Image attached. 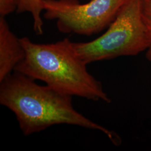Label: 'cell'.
Wrapping results in <instances>:
<instances>
[{"mask_svg": "<svg viewBox=\"0 0 151 151\" xmlns=\"http://www.w3.org/2000/svg\"><path fill=\"white\" fill-rule=\"evenodd\" d=\"M14 72L0 85V103L16 116L24 135H30L55 125L67 124L103 132L115 146L122 139L108 129L78 112L73 106L72 96Z\"/></svg>", "mask_w": 151, "mask_h": 151, "instance_id": "cell-1", "label": "cell"}, {"mask_svg": "<svg viewBox=\"0 0 151 151\" xmlns=\"http://www.w3.org/2000/svg\"><path fill=\"white\" fill-rule=\"evenodd\" d=\"M20 41L25 56L15 72L42 81L72 96L111 103L101 82L87 70V65L77 53L70 39L51 44L35 43L27 37L20 38Z\"/></svg>", "mask_w": 151, "mask_h": 151, "instance_id": "cell-2", "label": "cell"}, {"mask_svg": "<svg viewBox=\"0 0 151 151\" xmlns=\"http://www.w3.org/2000/svg\"><path fill=\"white\" fill-rule=\"evenodd\" d=\"M143 0H126L108 30L88 42L73 43L87 65L146 51L149 40L143 15Z\"/></svg>", "mask_w": 151, "mask_h": 151, "instance_id": "cell-3", "label": "cell"}, {"mask_svg": "<svg viewBox=\"0 0 151 151\" xmlns=\"http://www.w3.org/2000/svg\"><path fill=\"white\" fill-rule=\"evenodd\" d=\"M45 19L57 21L60 32L90 36L113 22L126 0H42Z\"/></svg>", "mask_w": 151, "mask_h": 151, "instance_id": "cell-4", "label": "cell"}, {"mask_svg": "<svg viewBox=\"0 0 151 151\" xmlns=\"http://www.w3.org/2000/svg\"><path fill=\"white\" fill-rule=\"evenodd\" d=\"M25 56L20 38L11 31L4 17H0V82L11 75Z\"/></svg>", "mask_w": 151, "mask_h": 151, "instance_id": "cell-5", "label": "cell"}, {"mask_svg": "<svg viewBox=\"0 0 151 151\" xmlns=\"http://www.w3.org/2000/svg\"><path fill=\"white\" fill-rule=\"evenodd\" d=\"M17 12H29L32 16L33 29L35 32L41 35L43 34V21L42 12L43 7L42 0H15Z\"/></svg>", "mask_w": 151, "mask_h": 151, "instance_id": "cell-6", "label": "cell"}, {"mask_svg": "<svg viewBox=\"0 0 151 151\" xmlns=\"http://www.w3.org/2000/svg\"><path fill=\"white\" fill-rule=\"evenodd\" d=\"M143 1V19L149 40V45L146 51V57L147 60L151 62V0Z\"/></svg>", "mask_w": 151, "mask_h": 151, "instance_id": "cell-7", "label": "cell"}, {"mask_svg": "<svg viewBox=\"0 0 151 151\" xmlns=\"http://www.w3.org/2000/svg\"><path fill=\"white\" fill-rule=\"evenodd\" d=\"M16 9L15 0H0V17H5Z\"/></svg>", "mask_w": 151, "mask_h": 151, "instance_id": "cell-8", "label": "cell"}]
</instances>
